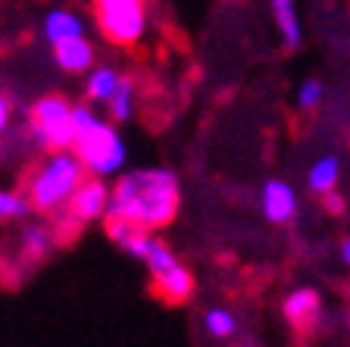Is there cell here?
<instances>
[{
	"mask_svg": "<svg viewBox=\"0 0 350 347\" xmlns=\"http://www.w3.org/2000/svg\"><path fill=\"white\" fill-rule=\"evenodd\" d=\"M182 188L178 175L166 166H147L122 172L113 185V201H109V216H119L125 222H135L138 229L157 231L166 229L178 216Z\"/></svg>",
	"mask_w": 350,
	"mask_h": 347,
	"instance_id": "cell-1",
	"label": "cell"
},
{
	"mask_svg": "<svg viewBox=\"0 0 350 347\" xmlns=\"http://www.w3.org/2000/svg\"><path fill=\"white\" fill-rule=\"evenodd\" d=\"M85 175L88 169L72 147L69 151H51L31 172L25 194H29L31 207L38 213H63L69 210V201H72L75 188L85 181Z\"/></svg>",
	"mask_w": 350,
	"mask_h": 347,
	"instance_id": "cell-2",
	"label": "cell"
},
{
	"mask_svg": "<svg viewBox=\"0 0 350 347\" xmlns=\"http://www.w3.org/2000/svg\"><path fill=\"white\" fill-rule=\"evenodd\" d=\"M72 151L81 157L88 175H97V179L122 175L125 159H129L125 138H122V131L116 129L113 119H97L91 129L79 131V135H75Z\"/></svg>",
	"mask_w": 350,
	"mask_h": 347,
	"instance_id": "cell-3",
	"label": "cell"
},
{
	"mask_svg": "<svg viewBox=\"0 0 350 347\" xmlns=\"http://www.w3.org/2000/svg\"><path fill=\"white\" fill-rule=\"evenodd\" d=\"M141 263L150 269L153 288H157V294L166 304H188L191 297H194V272L175 257L172 247L163 238L150 235V244H147Z\"/></svg>",
	"mask_w": 350,
	"mask_h": 347,
	"instance_id": "cell-4",
	"label": "cell"
},
{
	"mask_svg": "<svg viewBox=\"0 0 350 347\" xmlns=\"http://www.w3.org/2000/svg\"><path fill=\"white\" fill-rule=\"evenodd\" d=\"M75 103L59 94H44L31 103V138L44 151H69L75 144Z\"/></svg>",
	"mask_w": 350,
	"mask_h": 347,
	"instance_id": "cell-5",
	"label": "cell"
},
{
	"mask_svg": "<svg viewBox=\"0 0 350 347\" xmlns=\"http://www.w3.org/2000/svg\"><path fill=\"white\" fill-rule=\"evenodd\" d=\"M94 22L107 41L131 47L147 31V0H94Z\"/></svg>",
	"mask_w": 350,
	"mask_h": 347,
	"instance_id": "cell-6",
	"label": "cell"
},
{
	"mask_svg": "<svg viewBox=\"0 0 350 347\" xmlns=\"http://www.w3.org/2000/svg\"><path fill=\"white\" fill-rule=\"evenodd\" d=\"M109 201H113V188L97 175H85L79 188H75L72 201H69V213L75 222H97V219L109 216Z\"/></svg>",
	"mask_w": 350,
	"mask_h": 347,
	"instance_id": "cell-7",
	"label": "cell"
},
{
	"mask_svg": "<svg viewBox=\"0 0 350 347\" xmlns=\"http://www.w3.org/2000/svg\"><path fill=\"white\" fill-rule=\"evenodd\" d=\"M260 207H262V216L269 219L272 225H288L297 216V194H294V188L288 181L269 179L260 191Z\"/></svg>",
	"mask_w": 350,
	"mask_h": 347,
	"instance_id": "cell-8",
	"label": "cell"
},
{
	"mask_svg": "<svg viewBox=\"0 0 350 347\" xmlns=\"http://www.w3.org/2000/svg\"><path fill=\"white\" fill-rule=\"evenodd\" d=\"M282 313H284V319H288L294 329H300V332H310V329L319 322L322 297L316 294L313 288H294V291H288V294H284Z\"/></svg>",
	"mask_w": 350,
	"mask_h": 347,
	"instance_id": "cell-9",
	"label": "cell"
},
{
	"mask_svg": "<svg viewBox=\"0 0 350 347\" xmlns=\"http://www.w3.org/2000/svg\"><path fill=\"white\" fill-rule=\"evenodd\" d=\"M53 63L69 75H88L97 66V53L94 44L88 38H72V41H63L53 47Z\"/></svg>",
	"mask_w": 350,
	"mask_h": 347,
	"instance_id": "cell-10",
	"label": "cell"
},
{
	"mask_svg": "<svg viewBox=\"0 0 350 347\" xmlns=\"http://www.w3.org/2000/svg\"><path fill=\"white\" fill-rule=\"evenodd\" d=\"M41 31L47 38V44L57 47V44L72 41V38H85V19H81V13H75L69 7H53L44 16Z\"/></svg>",
	"mask_w": 350,
	"mask_h": 347,
	"instance_id": "cell-11",
	"label": "cell"
},
{
	"mask_svg": "<svg viewBox=\"0 0 350 347\" xmlns=\"http://www.w3.org/2000/svg\"><path fill=\"white\" fill-rule=\"evenodd\" d=\"M125 75L119 73L116 66H103L97 63L91 73L85 75V97L88 103H97V107H107L113 97H116V91L122 88Z\"/></svg>",
	"mask_w": 350,
	"mask_h": 347,
	"instance_id": "cell-12",
	"label": "cell"
},
{
	"mask_svg": "<svg viewBox=\"0 0 350 347\" xmlns=\"http://www.w3.org/2000/svg\"><path fill=\"white\" fill-rule=\"evenodd\" d=\"M269 7H272V19H275V25H278V35H282L284 47H288V51H297L300 41H304L297 0H269Z\"/></svg>",
	"mask_w": 350,
	"mask_h": 347,
	"instance_id": "cell-13",
	"label": "cell"
},
{
	"mask_svg": "<svg viewBox=\"0 0 350 347\" xmlns=\"http://www.w3.org/2000/svg\"><path fill=\"white\" fill-rule=\"evenodd\" d=\"M338 179H341V163H338V157H322V159H316L313 166H310L306 185H310L313 194L325 197L328 191L338 188Z\"/></svg>",
	"mask_w": 350,
	"mask_h": 347,
	"instance_id": "cell-14",
	"label": "cell"
},
{
	"mask_svg": "<svg viewBox=\"0 0 350 347\" xmlns=\"http://www.w3.org/2000/svg\"><path fill=\"white\" fill-rule=\"evenodd\" d=\"M135 81L125 75V81H122V88L116 91V97L107 103V113H109V119L116 125H122V123H129L131 116H135Z\"/></svg>",
	"mask_w": 350,
	"mask_h": 347,
	"instance_id": "cell-15",
	"label": "cell"
},
{
	"mask_svg": "<svg viewBox=\"0 0 350 347\" xmlns=\"http://www.w3.org/2000/svg\"><path fill=\"white\" fill-rule=\"evenodd\" d=\"M51 244H53V235L44 229V225H25V229H22L19 247H22V253H25V257H31V260L47 257Z\"/></svg>",
	"mask_w": 350,
	"mask_h": 347,
	"instance_id": "cell-16",
	"label": "cell"
},
{
	"mask_svg": "<svg viewBox=\"0 0 350 347\" xmlns=\"http://www.w3.org/2000/svg\"><path fill=\"white\" fill-rule=\"evenodd\" d=\"M204 329L210 338H232L234 332H238V316H234L232 310H226V307H213V310L204 313Z\"/></svg>",
	"mask_w": 350,
	"mask_h": 347,
	"instance_id": "cell-17",
	"label": "cell"
},
{
	"mask_svg": "<svg viewBox=\"0 0 350 347\" xmlns=\"http://www.w3.org/2000/svg\"><path fill=\"white\" fill-rule=\"evenodd\" d=\"M31 210H35V207H31L29 194H22V191H13V188H0V219H3V222H16V219H25Z\"/></svg>",
	"mask_w": 350,
	"mask_h": 347,
	"instance_id": "cell-18",
	"label": "cell"
},
{
	"mask_svg": "<svg viewBox=\"0 0 350 347\" xmlns=\"http://www.w3.org/2000/svg\"><path fill=\"white\" fill-rule=\"evenodd\" d=\"M322 97H325V88H322V81H316V79H306L304 85L297 88V107L300 110H316L322 103Z\"/></svg>",
	"mask_w": 350,
	"mask_h": 347,
	"instance_id": "cell-19",
	"label": "cell"
},
{
	"mask_svg": "<svg viewBox=\"0 0 350 347\" xmlns=\"http://www.w3.org/2000/svg\"><path fill=\"white\" fill-rule=\"evenodd\" d=\"M10 119H13V103L7 101V94L0 91V131L10 129Z\"/></svg>",
	"mask_w": 350,
	"mask_h": 347,
	"instance_id": "cell-20",
	"label": "cell"
},
{
	"mask_svg": "<svg viewBox=\"0 0 350 347\" xmlns=\"http://www.w3.org/2000/svg\"><path fill=\"white\" fill-rule=\"evenodd\" d=\"M325 207H328V210H332V213H341L344 201H341V197L335 194V191H328V194H325Z\"/></svg>",
	"mask_w": 350,
	"mask_h": 347,
	"instance_id": "cell-21",
	"label": "cell"
},
{
	"mask_svg": "<svg viewBox=\"0 0 350 347\" xmlns=\"http://www.w3.org/2000/svg\"><path fill=\"white\" fill-rule=\"evenodd\" d=\"M341 260L350 266V238H347V241H341Z\"/></svg>",
	"mask_w": 350,
	"mask_h": 347,
	"instance_id": "cell-22",
	"label": "cell"
},
{
	"mask_svg": "<svg viewBox=\"0 0 350 347\" xmlns=\"http://www.w3.org/2000/svg\"><path fill=\"white\" fill-rule=\"evenodd\" d=\"M347 329H350V313H347Z\"/></svg>",
	"mask_w": 350,
	"mask_h": 347,
	"instance_id": "cell-23",
	"label": "cell"
}]
</instances>
